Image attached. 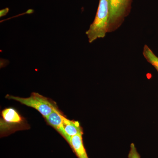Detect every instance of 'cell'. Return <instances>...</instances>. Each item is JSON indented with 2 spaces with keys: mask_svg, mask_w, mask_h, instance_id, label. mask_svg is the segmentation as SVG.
I'll use <instances>...</instances> for the list:
<instances>
[{
  "mask_svg": "<svg viewBox=\"0 0 158 158\" xmlns=\"http://www.w3.org/2000/svg\"><path fill=\"white\" fill-rule=\"evenodd\" d=\"M109 17L110 0H99L95 18L86 32L90 43L105 37L108 33Z\"/></svg>",
  "mask_w": 158,
  "mask_h": 158,
  "instance_id": "cell-1",
  "label": "cell"
},
{
  "mask_svg": "<svg viewBox=\"0 0 158 158\" xmlns=\"http://www.w3.org/2000/svg\"><path fill=\"white\" fill-rule=\"evenodd\" d=\"M9 11V9L8 8L3 9L0 11V17H2V16L6 15Z\"/></svg>",
  "mask_w": 158,
  "mask_h": 158,
  "instance_id": "cell-10",
  "label": "cell"
},
{
  "mask_svg": "<svg viewBox=\"0 0 158 158\" xmlns=\"http://www.w3.org/2000/svg\"><path fill=\"white\" fill-rule=\"evenodd\" d=\"M63 138L69 143L71 138L77 135H83V128L79 122L68 119L65 116L63 119Z\"/></svg>",
  "mask_w": 158,
  "mask_h": 158,
  "instance_id": "cell-5",
  "label": "cell"
},
{
  "mask_svg": "<svg viewBox=\"0 0 158 158\" xmlns=\"http://www.w3.org/2000/svg\"><path fill=\"white\" fill-rule=\"evenodd\" d=\"M6 98L14 100L19 102L22 104L34 108L38 111L45 118L52 113L58 106L51 99L43 96L39 93L33 92L31 96L28 98H21L7 94Z\"/></svg>",
  "mask_w": 158,
  "mask_h": 158,
  "instance_id": "cell-3",
  "label": "cell"
},
{
  "mask_svg": "<svg viewBox=\"0 0 158 158\" xmlns=\"http://www.w3.org/2000/svg\"><path fill=\"white\" fill-rule=\"evenodd\" d=\"M83 135H77L71 138L69 145L78 158H89L83 142Z\"/></svg>",
  "mask_w": 158,
  "mask_h": 158,
  "instance_id": "cell-7",
  "label": "cell"
},
{
  "mask_svg": "<svg viewBox=\"0 0 158 158\" xmlns=\"http://www.w3.org/2000/svg\"><path fill=\"white\" fill-rule=\"evenodd\" d=\"M132 0H110L108 33L118 28L129 14Z\"/></svg>",
  "mask_w": 158,
  "mask_h": 158,
  "instance_id": "cell-4",
  "label": "cell"
},
{
  "mask_svg": "<svg viewBox=\"0 0 158 158\" xmlns=\"http://www.w3.org/2000/svg\"><path fill=\"white\" fill-rule=\"evenodd\" d=\"M30 128V126L26 118L16 109L9 107L2 110L0 119L1 137L9 135L17 131Z\"/></svg>",
  "mask_w": 158,
  "mask_h": 158,
  "instance_id": "cell-2",
  "label": "cell"
},
{
  "mask_svg": "<svg viewBox=\"0 0 158 158\" xmlns=\"http://www.w3.org/2000/svg\"><path fill=\"white\" fill-rule=\"evenodd\" d=\"M143 55L147 62L151 64L158 73V57L147 45L144 46Z\"/></svg>",
  "mask_w": 158,
  "mask_h": 158,
  "instance_id": "cell-8",
  "label": "cell"
},
{
  "mask_svg": "<svg viewBox=\"0 0 158 158\" xmlns=\"http://www.w3.org/2000/svg\"><path fill=\"white\" fill-rule=\"evenodd\" d=\"M128 158H141V156L138 152L134 143H131L130 145V149L128 155Z\"/></svg>",
  "mask_w": 158,
  "mask_h": 158,
  "instance_id": "cell-9",
  "label": "cell"
},
{
  "mask_svg": "<svg viewBox=\"0 0 158 158\" xmlns=\"http://www.w3.org/2000/svg\"><path fill=\"white\" fill-rule=\"evenodd\" d=\"M65 116L62 112L57 107L45 118L48 124L53 127L62 137H64V134L63 130V122Z\"/></svg>",
  "mask_w": 158,
  "mask_h": 158,
  "instance_id": "cell-6",
  "label": "cell"
}]
</instances>
